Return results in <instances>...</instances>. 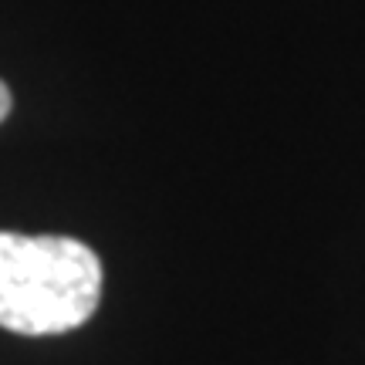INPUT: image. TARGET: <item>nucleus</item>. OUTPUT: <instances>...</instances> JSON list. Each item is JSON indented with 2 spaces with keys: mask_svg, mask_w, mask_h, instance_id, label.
Wrapping results in <instances>:
<instances>
[{
  "mask_svg": "<svg viewBox=\"0 0 365 365\" xmlns=\"http://www.w3.org/2000/svg\"><path fill=\"white\" fill-rule=\"evenodd\" d=\"M102 301V261L75 237L0 230V328L65 335Z\"/></svg>",
  "mask_w": 365,
  "mask_h": 365,
  "instance_id": "nucleus-1",
  "label": "nucleus"
},
{
  "mask_svg": "<svg viewBox=\"0 0 365 365\" xmlns=\"http://www.w3.org/2000/svg\"><path fill=\"white\" fill-rule=\"evenodd\" d=\"M7 112H11V88L0 81V122L7 118Z\"/></svg>",
  "mask_w": 365,
  "mask_h": 365,
  "instance_id": "nucleus-2",
  "label": "nucleus"
}]
</instances>
